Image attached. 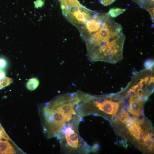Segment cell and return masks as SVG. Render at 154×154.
<instances>
[{
    "label": "cell",
    "instance_id": "1",
    "mask_svg": "<svg viewBox=\"0 0 154 154\" xmlns=\"http://www.w3.org/2000/svg\"><path fill=\"white\" fill-rule=\"evenodd\" d=\"M79 31L90 61L115 64L123 59L125 36L121 25L108 13H95L82 23Z\"/></svg>",
    "mask_w": 154,
    "mask_h": 154
},
{
    "label": "cell",
    "instance_id": "2",
    "mask_svg": "<svg viewBox=\"0 0 154 154\" xmlns=\"http://www.w3.org/2000/svg\"><path fill=\"white\" fill-rule=\"evenodd\" d=\"M82 98L81 92L78 91L57 96L42 106L40 110L42 126L47 138L56 137L72 120L81 116L78 103Z\"/></svg>",
    "mask_w": 154,
    "mask_h": 154
},
{
    "label": "cell",
    "instance_id": "3",
    "mask_svg": "<svg viewBox=\"0 0 154 154\" xmlns=\"http://www.w3.org/2000/svg\"><path fill=\"white\" fill-rule=\"evenodd\" d=\"M82 119L76 117L61 131L57 136L61 151L69 154H85L91 151L89 145L79 135L78 128Z\"/></svg>",
    "mask_w": 154,
    "mask_h": 154
},
{
    "label": "cell",
    "instance_id": "4",
    "mask_svg": "<svg viewBox=\"0 0 154 154\" xmlns=\"http://www.w3.org/2000/svg\"><path fill=\"white\" fill-rule=\"evenodd\" d=\"M16 151L13 146L7 140L0 139V154H14Z\"/></svg>",
    "mask_w": 154,
    "mask_h": 154
},
{
    "label": "cell",
    "instance_id": "5",
    "mask_svg": "<svg viewBox=\"0 0 154 154\" xmlns=\"http://www.w3.org/2000/svg\"><path fill=\"white\" fill-rule=\"evenodd\" d=\"M140 7L146 10L153 8L154 0H133Z\"/></svg>",
    "mask_w": 154,
    "mask_h": 154
},
{
    "label": "cell",
    "instance_id": "6",
    "mask_svg": "<svg viewBox=\"0 0 154 154\" xmlns=\"http://www.w3.org/2000/svg\"><path fill=\"white\" fill-rule=\"evenodd\" d=\"M130 133L137 139H139L140 133L143 131L139 125L134 123L133 125L129 128Z\"/></svg>",
    "mask_w": 154,
    "mask_h": 154
},
{
    "label": "cell",
    "instance_id": "7",
    "mask_svg": "<svg viewBox=\"0 0 154 154\" xmlns=\"http://www.w3.org/2000/svg\"><path fill=\"white\" fill-rule=\"evenodd\" d=\"M39 84L38 80L36 78H32L30 79L27 81L26 87L29 90L32 91L35 89Z\"/></svg>",
    "mask_w": 154,
    "mask_h": 154
},
{
    "label": "cell",
    "instance_id": "8",
    "mask_svg": "<svg viewBox=\"0 0 154 154\" xmlns=\"http://www.w3.org/2000/svg\"><path fill=\"white\" fill-rule=\"evenodd\" d=\"M125 10V9H121L119 8H113L110 9L108 13L111 17L116 18L121 14Z\"/></svg>",
    "mask_w": 154,
    "mask_h": 154
},
{
    "label": "cell",
    "instance_id": "9",
    "mask_svg": "<svg viewBox=\"0 0 154 154\" xmlns=\"http://www.w3.org/2000/svg\"><path fill=\"white\" fill-rule=\"evenodd\" d=\"M13 81L12 78L5 76L0 78V89L8 86L12 83Z\"/></svg>",
    "mask_w": 154,
    "mask_h": 154
},
{
    "label": "cell",
    "instance_id": "10",
    "mask_svg": "<svg viewBox=\"0 0 154 154\" xmlns=\"http://www.w3.org/2000/svg\"><path fill=\"white\" fill-rule=\"evenodd\" d=\"M0 139L11 141L0 123Z\"/></svg>",
    "mask_w": 154,
    "mask_h": 154
},
{
    "label": "cell",
    "instance_id": "11",
    "mask_svg": "<svg viewBox=\"0 0 154 154\" xmlns=\"http://www.w3.org/2000/svg\"><path fill=\"white\" fill-rule=\"evenodd\" d=\"M7 63L5 59L0 58V68L3 69L5 68L7 66Z\"/></svg>",
    "mask_w": 154,
    "mask_h": 154
},
{
    "label": "cell",
    "instance_id": "12",
    "mask_svg": "<svg viewBox=\"0 0 154 154\" xmlns=\"http://www.w3.org/2000/svg\"><path fill=\"white\" fill-rule=\"evenodd\" d=\"M116 0H100L101 3L104 6H107L110 5Z\"/></svg>",
    "mask_w": 154,
    "mask_h": 154
},
{
    "label": "cell",
    "instance_id": "13",
    "mask_svg": "<svg viewBox=\"0 0 154 154\" xmlns=\"http://www.w3.org/2000/svg\"><path fill=\"white\" fill-rule=\"evenodd\" d=\"M44 2L42 0H37L34 2L35 7L38 8L41 7L43 5Z\"/></svg>",
    "mask_w": 154,
    "mask_h": 154
},
{
    "label": "cell",
    "instance_id": "14",
    "mask_svg": "<svg viewBox=\"0 0 154 154\" xmlns=\"http://www.w3.org/2000/svg\"><path fill=\"white\" fill-rule=\"evenodd\" d=\"M5 73L3 69L0 68V78H3L5 76Z\"/></svg>",
    "mask_w": 154,
    "mask_h": 154
}]
</instances>
